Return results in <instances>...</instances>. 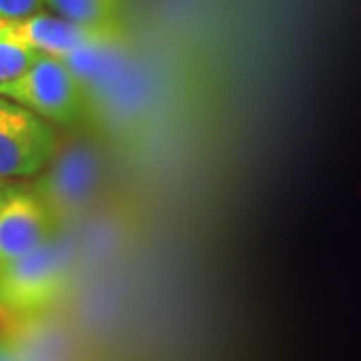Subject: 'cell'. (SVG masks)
Wrapping results in <instances>:
<instances>
[{"label":"cell","instance_id":"cell-9","mask_svg":"<svg viewBox=\"0 0 361 361\" xmlns=\"http://www.w3.org/2000/svg\"><path fill=\"white\" fill-rule=\"evenodd\" d=\"M42 0H0V18L6 23H16L35 14Z\"/></svg>","mask_w":361,"mask_h":361},{"label":"cell","instance_id":"cell-11","mask_svg":"<svg viewBox=\"0 0 361 361\" xmlns=\"http://www.w3.org/2000/svg\"><path fill=\"white\" fill-rule=\"evenodd\" d=\"M4 23H6V20H2V18H0V28H2V25H4Z\"/></svg>","mask_w":361,"mask_h":361},{"label":"cell","instance_id":"cell-1","mask_svg":"<svg viewBox=\"0 0 361 361\" xmlns=\"http://www.w3.org/2000/svg\"><path fill=\"white\" fill-rule=\"evenodd\" d=\"M68 283V249L51 239L0 267V317L35 319L66 295Z\"/></svg>","mask_w":361,"mask_h":361},{"label":"cell","instance_id":"cell-10","mask_svg":"<svg viewBox=\"0 0 361 361\" xmlns=\"http://www.w3.org/2000/svg\"><path fill=\"white\" fill-rule=\"evenodd\" d=\"M0 361H18L13 337H0Z\"/></svg>","mask_w":361,"mask_h":361},{"label":"cell","instance_id":"cell-12","mask_svg":"<svg viewBox=\"0 0 361 361\" xmlns=\"http://www.w3.org/2000/svg\"><path fill=\"white\" fill-rule=\"evenodd\" d=\"M0 193H2V189H0Z\"/></svg>","mask_w":361,"mask_h":361},{"label":"cell","instance_id":"cell-5","mask_svg":"<svg viewBox=\"0 0 361 361\" xmlns=\"http://www.w3.org/2000/svg\"><path fill=\"white\" fill-rule=\"evenodd\" d=\"M59 225L35 191L0 193V267L54 239Z\"/></svg>","mask_w":361,"mask_h":361},{"label":"cell","instance_id":"cell-3","mask_svg":"<svg viewBox=\"0 0 361 361\" xmlns=\"http://www.w3.org/2000/svg\"><path fill=\"white\" fill-rule=\"evenodd\" d=\"M49 165L35 193L54 223L63 227L78 217L92 199L101 177V161L89 142L71 141L59 142Z\"/></svg>","mask_w":361,"mask_h":361},{"label":"cell","instance_id":"cell-8","mask_svg":"<svg viewBox=\"0 0 361 361\" xmlns=\"http://www.w3.org/2000/svg\"><path fill=\"white\" fill-rule=\"evenodd\" d=\"M39 52L32 51L20 39L11 23H4L0 28V85L11 82L20 77L28 66L37 61Z\"/></svg>","mask_w":361,"mask_h":361},{"label":"cell","instance_id":"cell-4","mask_svg":"<svg viewBox=\"0 0 361 361\" xmlns=\"http://www.w3.org/2000/svg\"><path fill=\"white\" fill-rule=\"evenodd\" d=\"M59 142L49 121L0 97V179L39 173L49 165Z\"/></svg>","mask_w":361,"mask_h":361},{"label":"cell","instance_id":"cell-2","mask_svg":"<svg viewBox=\"0 0 361 361\" xmlns=\"http://www.w3.org/2000/svg\"><path fill=\"white\" fill-rule=\"evenodd\" d=\"M0 97L63 127L82 121L89 106L85 89L65 61L47 54H39L20 77L0 85Z\"/></svg>","mask_w":361,"mask_h":361},{"label":"cell","instance_id":"cell-7","mask_svg":"<svg viewBox=\"0 0 361 361\" xmlns=\"http://www.w3.org/2000/svg\"><path fill=\"white\" fill-rule=\"evenodd\" d=\"M63 18L77 25L121 32V0H42Z\"/></svg>","mask_w":361,"mask_h":361},{"label":"cell","instance_id":"cell-6","mask_svg":"<svg viewBox=\"0 0 361 361\" xmlns=\"http://www.w3.org/2000/svg\"><path fill=\"white\" fill-rule=\"evenodd\" d=\"M11 25L14 32L25 40L32 51L61 59V61L85 47L101 44V42H116L121 37V32L94 30V28L71 23L63 16L56 18L49 14H30Z\"/></svg>","mask_w":361,"mask_h":361}]
</instances>
